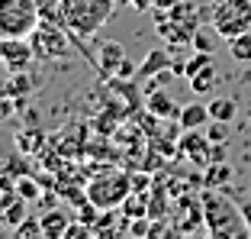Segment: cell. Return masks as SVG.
I'll return each mask as SVG.
<instances>
[{
  "mask_svg": "<svg viewBox=\"0 0 251 239\" xmlns=\"http://www.w3.org/2000/svg\"><path fill=\"white\" fill-rule=\"evenodd\" d=\"M52 146L68 158H81L87 152V129H84V123H68L58 136H52Z\"/></svg>",
  "mask_w": 251,
  "mask_h": 239,
  "instance_id": "30bf717a",
  "label": "cell"
},
{
  "mask_svg": "<svg viewBox=\"0 0 251 239\" xmlns=\"http://www.w3.org/2000/svg\"><path fill=\"white\" fill-rule=\"evenodd\" d=\"M26 158L29 155H16V158H10V175H13V178H23V175H29V165H26Z\"/></svg>",
  "mask_w": 251,
  "mask_h": 239,
  "instance_id": "1f68e13d",
  "label": "cell"
},
{
  "mask_svg": "<svg viewBox=\"0 0 251 239\" xmlns=\"http://www.w3.org/2000/svg\"><path fill=\"white\" fill-rule=\"evenodd\" d=\"M13 146H16V152H23V155H39V152L49 146V139H45V133L42 129H32V126H26V129H20V133L13 136Z\"/></svg>",
  "mask_w": 251,
  "mask_h": 239,
  "instance_id": "2e32d148",
  "label": "cell"
},
{
  "mask_svg": "<svg viewBox=\"0 0 251 239\" xmlns=\"http://www.w3.org/2000/svg\"><path fill=\"white\" fill-rule=\"evenodd\" d=\"M129 7L135 13H148V10H155V0H129Z\"/></svg>",
  "mask_w": 251,
  "mask_h": 239,
  "instance_id": "d6a6232c",
  "label": "cell"
},
{
  "mask_svg": "<svg viewBox=\"0 0 251 239\" xmlns=\"http://www.w3.org/2000/svg\"><path fill=\"white\" fill-rule=\"evenodd\" d=\"M151 13H155L158 36H161L168 45H187V42H193V32L200 30L197 3L180 0L177 7H171V10H151Z\"/></svg>",
  "mask_w": 251,
  "mask_h": 239,
  "instance_id": "3957f363",
  "label": "cell"
},
{
  "mask_svg": "<svg viewBox=\"0 0 251 239\" xmlns=\"http://www.w3.org/2000/svg\"><path fill=\"white\" fill-rule=\"evenodd\" d=\"M39 220H42L45 239H65V230H68V223H71V210H65V207L42 210V213H39Z\"/></svg>",
  "mask_w": 251,
  "mask_h": 239,
  "instance_id": "4fadbf2b",
  "label": "cell"
},
{
  "mask_svg": "<svg viewBox=\"0 0 251 239\" xmlns=\"http://www.w3.org/2000/svg\"><path fill=\"white\" fill-rule=\"evenodd\" d=\"M168 68H171L168 52H161V49H151V52L145 55V61L139 65V75H135V78H142V81H151V78H158L161 71H168Z\"/></svg>",
  "mask_w": 251,
  "mask_h": 239,
  "instance_id": "ac0fdd59",
  "label": "cell"
},
{
  "mask_svg": "<svg viewBox=\"0 0 251 239\" xmlns=\"http://www.w3.org/2000/svg\"><path fill=\"white\" fill-rule=\"evenodd\" d=\"M177 230L180 233H200V230H206L203 201H197L193 194H180L177 197Z\"/></svg>",
  "mask_w": 251,
  "mask_h": 239,
  "instance_id": "8fae6325",
  "label": "cell"
},
{
  "mask_svg": "<svg viewBox=\"0 0 251 239\" xmlns=\"http://www.w3.org/2000/svg\"><path fill=\"white\" fill-rule=\"evenodd\" d=\"M177 123H180V129H203L206 123H213V117H209L206 104H187V107H180Z\"/></svg>",
  "mask_w": 251,
  "mask_h": 239,
  "instance_id": "e0dca14e",
  "label": "cell"
},
{
  "mask_svg": "<svg viewBox=\"0 0 251 239\" xmlns=\"http://www.w3.org/2000/svg\"><path fill=\"white\" fill-rule=\"evenodd\" d=\"M180 0H155V10H171V7H177Z\"/></svg>",
  "mask_w": 251,
  "mask_h": 239,
  "instance_id": "8d00e7d4",
  "label": "cell"
},
{
  "mask_svg": "<svg viewBox=\"0 0 251 239\" xmlns=\"http://www.w3.org/2000/svg\"><path fill=\"white\" fill-rule=\"evenodd\" d=\"M68 26H58V23H39L32 30V49H36L39 61H55L68 55Z\"/></svg>",
  "mask_w": 251,
  "mask_h": 239,
  "instance_id": "52a82bcc",
  "label": "cell"
},
{
  "mask_svg": "<svg viewBox=\"0 0 251 239\" xmlns=\"http://www.w3.org/2000/svg\"><path fill=\"white\" fill-rule=\"evenodd\" d=\"M39 26V0H0V36L26 39Z\"/></svg>",
  "mask_w": 251,
  "mask_h": 239,
  "instance_id": "5b68a950",
  "label": "cell"
},
{
  "mask_svg": "<svg viewBox=\"0 0 251 239\" xmlns=\"http://www.w3.org/2000/svg\"><path fill=\"white\" fill-rule=\"evenodd\" d=\"M219 42H222V32L216 30V23H200V30L193 32V49L197 52H213L216 55V49H219Z\"/></svg>",
  "mask_w": 251,
  "mask_h": 239,
  "instance_id": "d6986e66",
  "label": "cell"
},
{
  "mask_svg": "<svg viewBox=\"0 0 251 239\" xmlns=\"http://www.w3.org/2000/svg\"><path fill=\"white\" fill-rule=\"evenodd\" d=\"M145 110L151 113L155 120H177L180 117V104L171 97L168 90H148V100H145Z\"/></svg>",
  "mask_w": 251,
  "mask_h": 239,
  "instance_id": "7c38bea8",
  "label": "cell"
},
{
  "mask_svg": "<svg viewBox=\"0 0 251 239\" xmlns=\"http://www.w3.org/2000/svg\"><path fill=\"white\" fill-rule=\"evenodd\" d=\"M171 187H164L161 178H155V184H151V191H148V217L151 220H168L171 217Z\"/></svg>",
  "mask_w": 251,
  "mask_h": 239,
  "instance_id": "9a60e30c",
  "label": "cell"
},
{
  "mask_svg": "<svg viewBox=\"0 0 251 239\" xmlns=\"http://www.w3.org/2000/svg\"><path fill=\"white\" fill-rule=\"evenodd\" d=\"M206 107H209V117H213V120H222V123H232V120H235V113H238V104L232 97H213Z\"/></svg>",
  "mask_w": 251,
  "mask_h": 239,
  "instance_id": "7402d4cb",
  "label": "cell"
},
{
  "mask_svg": "<svg viewBox=\"0 0 251 239\" xmlns=\"http://www.w3.org/2000/svg\"><path fill=\"white\" fill-rule=\"evenodd\" d=\"M123 59H126V49L119 42H103L100 45V52H97V68H100V75L103 78H113L119 71V65H123Z\"/></svg>",
  "mask_w": 251,
  "mask_h": 239,
  "instance_id": "5bb4252c",
  "label": "cell"
},
{
  "mask_svg": "<svg viewBox=\"0 0 251 239\" xmlns=\"http://www.w3.org/2000/svg\"><path fill=\"white\" fill-rule=\"evenodd\" d=\"M213 162H226V142H213Z\"/></svg>",
  "mask_w": 251,
  "mask_h": 239,
  "instance_id": "e575fe53",
  "label": "cell"
},
{
  "mask_svg": "<svg viewBox=\"0 0 251 239\" xmlns=\"http://www.w3.org/2000/svg\"><path fill=\"white\" fill-rule=\"evenodd\" d=\"M203 172H206L203 175V187H222V184H229V178H232V168L226 162H213Z\"/></svg>",
  "mask_w": 251,
  "mask_h": 239,
  "instance_id": "603a6c76",
  "label": "cell"
},
{
  "mask_svg": "<svg viewBox=\"0 0 251 239\" xmlns=\"http://www.w3.org/2000/svg\"><path fill=\"white\" fill-rule=\"evenodd\" d=\"M206 65H213V52H193V59L187 61L184 68H180V75H184L187 81H190V78L197 75V71H203Z\"/></svg>",
  "mask_w": 251,
  "mask_h": 239,
  "instance_id": "83f0119b",
  "label": "cell"
},
{
  "mask_svg": "<svg viewBox=\"0 0 251 239\" xmlns=\"http://www.w3.org/2000/svg\"><path fill=\"white\" fill-rule=\"evenodd\" d=\"M213 23L222 39H235L251 26V0H219L213 10Z\"/></svg>",
  "mask_w": 251,
  "mask_h": 239,
  "instance_id": "8992f818",
  "label": "cell"
},
{
  "mask_svg": "<svg viewBox=\"0 0 251 239\" xmlns=\"http://www.w3.org/2000/svg\"><path fill=\"white\" fill-rule=\"evenodd\" d=\"M0 90H3L7 97H13V100H23L32 90V78L26 75V71H10V78L0 81Z\"/></svg>",
  "mask_w": 251,
  "mask_h": 239,
  "instance_id": "ffe728a7",
  "label": "cell"
},
{
  "mask_svg": "<svg viewBox=\"0 0 251 239\" xmlns=\"http://www.w3.org/2000/svg\"><path fill=\"white\" fill-rule=\"evenodd\" d=\"M206 136L213 142H226L229 139V123H222V120H213V126L206 129Z\"/></svg>",
  "mask_w": 251,
  "mask_h": 239,
  "instance_id": "4dcf8cb0",
  "label": "cell"
},
{
  "mask_svg": "<svg viewBox=\"0 0 251 239\" xmlns=\"http://www.w3.org/2000/svg\"><path fill=\"white\" fill-rule=\"evenodd\" d=\"M129 194H132V175H129V172H119V168L100 172L97 178L87 181V197L100 210L119 207V204H123Z\"/></svg>",
  "mask_w": 251,
  "mask_h": 239,
  "instance_id": "277c9868",
  "label": "cell"
},
{
  "mask_svg": "<svg viewBox=\"0 0 251 239\" xmlns=\"http://www.w3.org/2000/svg\"><path fill=\"white\" fill-rule=\"evenodd\" d=\"M151 184H155V178H151V172H132V191H139V194H148L151 191Z\"/></svg>",
  "mask_w": 251,
  "mask_h": 239,
  "instance_id": "f546056e",
  "label": "cell"
},
{
  "mask_svg": "<svg viewBox=\"0 0 251 239\" xmlns=\"http://www.w3.org/2000/svg\"><path fill=\"white\" fill-rule=\"evenodd\" d=\"M116 75H119V78H132V75H139V68H135L129 59H123V65H119V71H116Z\"/></svg>",
  "mask_w": 251,
  "mask_h": 239,
  "instance_id": "836d02e7",
  "label": "cell"
},
{
  "mask_svg": "<svg viewBox=\"0 0 251 239\" xmlns=\"http://www.w3.org/2000/svg\"><path fill=\"white\" fill-rule=\"evenodd\" d=\"M113 10H116V0H61L65 26L81 39L97 36L103 30V23L113 16Z\"/></svg>",
  "mask_w": 251,
  "mask_h": 239,
  "instance_id": "7a4b0ae2",
  "label": "cell"
},
{
  "mask_svg": "<svg viewBox=\"0 0 251 239\" xmlns=\"http://www.w3.org/2000/svg\"><path fill=\"white\" fill-rule=\"evenodd\" d=\"M242 217H245V226H248V236H251V201L242 204Z\"/></svg>",
  "mask_w": 251,
  "mask_h": 239,
  "instance_id": "d590c367",
  "label": "cell"
},
{
  "mask_svg": "<svg viewBox=\"0 0 251 239\" xmlns=\"http://www.w3.org/2000/svg\"><path fill=\"white\" fill-rule=\"evenodd\" d=\"M13 236H16V239L45 236V233H42V220H39V217H32V213H29V217H26V220H23V223H20V226L13 230Z\"/></svg>",
  "mask_w": 251,
  "mask_h": 239,
  "instance_id": "f1b7e54d",
  "label": "cell"
},
{
  "mask_svg": "<svg viewBox=\"0 0 251 239\" xmlns=\"http://www.w3.org/2000/svg\"><path fill=\"white\" fill-rule=\"evenodd\" d=\"M0 213H3V223H7L10 230H16V226H20L23 220L29 217V201H26V197H20V194H16L13 201L7 204V207H0Z\"/></svg>",
  "mask_w": 251,
  "mask_h": 239,
  "instance_id": "44dd1931",
  "label": "cell"
},
{
  "mask_svg": "<svg viewBox=\"0 0 251 239\" xmlns=\"http://www.w3.org/2000/svg\"><path fill=\"white\" fill-rule=\"evenodd\" d=\"M36 59V49L26 39H0V65H7V71H26Z\"/></svg>",
  "mask_w": 251,
  "mask_h": 239,
  "instance_id": "9c48e42d",
  "label": "cell"
},
{
  "mask_svg": "<svg viewBox=\"0 0 251 239\" xmlns=\"http://www.w3.org/2000/svg\"><path fill=\"white\" fill-rule=\"evenodd\" d=\"M203 217H206V233L216 239H229V236H248V226H245L242 207L229 201L219 187H206L203 194Z\"/></svg>",
  "mask_w": 251,
  "mask_h": 239,
  "instance_id": "6da1fadb",
  "label": "cell"
},
{
  "mask_svg": "<svg viewBox=\"0 0 251 239\" xmlns=\"http://www.w3.org/2000/svg\"><path fill=\"white\" fill-rule=\"evenodd\" d=\"M0 39H3V36H0Z\"/></svg>",
  "mask_w": 251,
  "mask_h": 239,
  "instance_id": "74e56055",
  "label": "cell"
},
{
  "mask_svg": "<svg viewBox=\"0 0 251 239\" xmlns=\"http://www.w3.org/2000/svg\"><path fill=\"white\" fill-rule=\"evenodd\" d=\"M187 84H190V90H193V94H200V97H203V94H213V84H216V68H213V65H206L203 71H197V75H193Z\"/></svg>",
  "mask_w": 251,
  "mask_h": 239,
  "instance_id": "d4e9b609",
  "label": "cell"
},
{
  "mask_svg": "<svg viewBox=\"0 0 251 239\" xmlns=\"http://www.w3.org/2000/svg\"><path fill=\"white\" fill-rule=\"evenodd\" d=\"M229 55L235 61H251V32H242V36L229 39Z\"/></svg>",
  "mask_w": 251,
  "mask_h": 239,
  "instance_id": "484cf974",
  "label": "cell"
},
{
  "mask_svg": "<svg viewBox=\"0 0 251 239\" xmlns=\"http://www.w3.org/2000/svg\"><path fill=\"white\" fill-rule=\"evenodd\" d=\"M177 158H187L197 168H206L213 162V139L200 129H184V136L177 139Z\"/></svg>",
  "mask_w": 251,
  "mask_h": 239,
  "instance_id": "ba28073f",
  "label": "cell"
},
{
  "mask_svg": "<svg viewBox=\"0 0 251 239\" xmlns=\"http://www.w3.org/2000/svg\"><path fill=\"white\" fill-rule=\"evenodd\" d=\"M16 194L36 204L39 197H42V184H39V181L32 178V175H23V178H16Z\"/></svg>",
  "mask_w": 251,
  "mask_h": 239,
  "instance_id": "4316f807",
  "label": "cell"
},
{
  "mask_svg": "<svg viewBox=\"0 0 251 239\" xmlns=\"http://www.w3.org/2000/svg\"><path fill=\"white\" fill-rule=\"evenodd\" d=\"M119 210H123V217H126V220H132V217H148V194H139V191H132V194H129L123 204H119Z\"/></svg>",
  "mask_w": 251,
  "mask_h": 239,
  "instance_id": "cb8c5ba5",
  "label": "cell"
}]
</instances>
